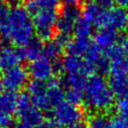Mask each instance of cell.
<instances>
[{
  "label": "cell",
  "mask_w": 128,
  "mask_h": 128,
  "mask_svg": "<svg viewBox=\"0 0 128 128\" xmlns=\"http://www.w3.org/2000/svg\"><path fill=\"white\" fill-rule=\"evenodd\" d=\"M32 18L26 8L0 5V35L17 47H24L34 36Z\"/></svg>",
  "instance_id": "1"
},
{
  "label": "cell",
  "mask_w": 128,
  "mask_h": 128,
  "mask_svg": "<svg viewBox=\"0 0 128 128\" xmlns=\"http://www.w3.org/2000/svg\"><path fill=\"white\" fill-rule=\"evenodd\" d=\"M84 102L96 112H107L113 107L115 95L101 74L95 73L88 77L84 87Z\"/></svg>",
  "instance_id": "2"
},
{
  "label": "cell",
  "mask_w": 128,
  "mask_h": 128,
  "mask_svg": "<svg viewBox=\"0 0 128 128\" xmlns=\"http://www.w3.org/2000/svg\"><path fill=\"white\" fill-rule=\"evenodd\" d=\"M84 112L79 105L67 102L66 100L59 103L52 109V121L58 127H70L82 123Z\"/></svg>",
  "instance_id": "3"
},
{
  "label": "cell",
  "mask_w": 128,
  "mask_h": 128,
  "mask_svg": "<svg viewBox=\"0 0 128 128\" xmlns=\"http://www.w3.org/2000/svg\"><path fill=\"white\" fill-rule=\"evenodd\" d=\"M58 19L57 10L43 9L33 14L34 29L42 41H50L53 37L54 30L56 29V23Z\"/></svg>",
  "instance_id": "4"
},
{
  "label": "cell",
  "mask_w": 128,
  "mask_h": 128,
  "mask_svg": "<svg viewBox=\"0 0 128 128\" xmlns=\"http://www.w3.org/2000/svg\"><path fill=\"white\" fill-rule=\"evenodd\" d=\"M16 115L19 117L20 122L34 128L38 127L44 121L41 111L31 103L27 93L18 95Z\"/></svg>",
  "instance_id": "5"
},
{
  "label": "cell",
  "mask_w": 128,
  "mask_h": 128,
  "mask_svg": "<svg viewBox=\"0 0 128 128\" xmlns=\"http://www.w3.org/2000/svg\"><path fill=\"white\" fill-rule=\"evenodd\" d=\"M27 95L29 96L31 103L40 111H50L54 108L47 82L31 81L27 85Z\"/></svg>",
  "instance_id": "6"
},
{
  "label": "cell",
  "mask_w": 128,
  "mask_h": 128,
  "mask_svg": "<svg viewBox=\"0 0 128 128\" xmlns=\"http://www.w3.org/2000/svg\"><path fill=\"white\" fill-rule=\"evenodd\" d=\"M57 72V66L55 62L49 60L43 54L30 62L28 66V74L33 80L39 82H48L53 79L55 73Z\"/></svg>",
  "instance_id": "7"
},
{
  "label": "cell",
  "mask_w": 128,
  "mask_h": 128,
  "mask_svg": "<svg viewBox=\"0 0 128 128\" xmlns=\"http://www.w3.org/2000/svg\"><path fill=\"white\" fill-rule=\"evenodd\" d=\"M28 70L19 65L5 70L0 81L3 89L16 93V91L21 90L28 84Z\"/></svg>",
  "instance_id": "8"
},
{
  "label": "cell",
  "mask_w": 128,
  "mask_h": 128,
  "mask_svg": "<svg viewBox=\"0 0 128 128\" xmlns=\"http://www.w3.org/2000/svg\"><path fill=\"white\" fill-rule=\"evenodd\" d=\"M18 95L15 92H0V128H11L16 114Z\"/></svg>",
  "instance_id": "9"
},
{
  "label": "cell",
  "mask_w": 128,
  "mask_h": 128,
  "mask_svg": "<svg viewBox=\"0 0 128 128\" xmlns=\"http://www.w3.org/2000/svg\"><path fill=\"white\" fill-rule=\"evenodd\" d=\"M80 19V11L77 7L66 6L61 11L58 16L56 23V30L58 32L57 36L65 39H69L70 35L74 33L75 25Z\"/></svg>",
  "instance_id": "10"
},
{
  "label": "cell",
  "mask_w": 128,
  "mask_h": 128,
  "mask_svg": "<svg viewBox=\"0 0 128 128\" xmlns=\"http://www.w3.org/2000/svg\"><path fill=\"white\" fill-rule=\"evenodd\" d=\"M60 66H61V69L65 72L66 76L80 75V76L89 77L95 74L94 69L81 56L67 54L66 56L63 57L60 63Z\"/></svg>",
  "instance_id": "11"
},
{
  "label": "cell",
  "mask_w": 128,
  "mask_h": 128,
  "mask_svg": "<svg viewBox=\"0 0 128 128\" xmlns=\"http://www.w3.org/2000/svg\"><path fill=\"white\" fill-rule=\"evenodd\" d=\"M128 26V13L124 8L112 7L106 11L105 26L112 28L116 31L124 30Z\"/></svg>",
  "instance_id": "12"
},
{
  "label": "cell",
  "mask_w": 128,
  "mask_h": 128,
  "mask_svg": "<svg viewBox=\"0 0 128 128\" xmlns=\"http://www.w3.org/2000/svg\"><path fill=\"white\" fill-rule=\"evenodd\" d=\"M118 39V33L116 30L109 27L99 28L94 35V44L103 52L108 51L116 45Z\"/></svg>",
  "instance_id": "13"
},
{
  "label": "cell",
  "mask_w": 128,
  "mask_h": 128,
  "mask_svg": "<svg viewBox=\"0 0 128 128\" xmlns=\"http://www.w3.org/2000/svg\"><path fill=\"white\" fill-rule=\"evenodd\" d=\"M106 11L100 8L93 0L88 1L83 10V18L87 20L92 25L97 27H104L105 26V18H106Z\"/></svg>",
  "instance_id": "14"
},
{
  "label": "cell",
  "mask_w": 128,
  "mask_h": 128,
  "mask_svg": "<svg viewBox=\"0 0 128 128\" xmlns=\"http://www.w3.org/2000/svg\"><path fill=\"white\" fill-rule=\"evenodd\" d=\"M108 84L115 96L119 98L128 94V73L121 71H110Z\"/></svg>",
  "instance_id": "15"
},
{
  "label": "cell",
  "mask_w": 128,
  "mask_h": 128,
  "mask_svg": "<svg viewBox=\"0 0 128 128\" xmlns=\"http://www.w3.org/2000/svg\"><path fill=\"white\" fill-rule=\"evenodd\" d=\"M23 60L20 48L5 46L0 54V69L5 71L15 66H19Z\"/></svg>",
  "instance_id": "16"
},
{
  "label": "cell",
  "mask_w": 128,
  "mask_h": 128,
  "mask_svg": "<svg viewBox=\"0 0 128 128\" xmlns=\"http://www.w3.org/2000/svg\"><path fill=\"white\" fill-rule=\"evenodd\" d=\"M69 40L57 36L55 39H51L43 46V55L49 60L55 62L62 54L64 47L67 46Z\"/></svg>",
  "instance_id": "17"
},
{
  "label": "cell",
  "mask_w": 128,
  "mask_h": 128,
  "mask_svg": "<svg viewBox=\"0 0 128 128\" xmlns=\"http://www.w3.org/2000/svg\"><path fill=\"white\" fill-rule=\"evenodd\" d=\"M88 128H121V120L100 113L90 118Z\"/></svg>",
  "instance_id": "18"
},
{
  "label": "cell",
  "mask_w": 128,
  "mask_h": 128,
  "mask_svg": "<svg viewBox=\"0 0 128 128\" xmlns=\"http://www.w3.org/2000/svg\"><path fill=\"white\" fill-rule=\"evenodd\" d=\"M22 52V56L24 60H28L30 62L34 61L38 57L43 54V45L40 40L33 39L27 45L20 48Z\"/></svg>",
  "instance_id": "19"
},
{
  "label": "cell",
  "mask_w": 128,
  "mask_h": 128,
  "mask_svg": "<svg viewBox=\"0 0 128 128\" xmlns=\"http://www.w3.org/2000/svg\"><path fill=\"white\" fill-rule=\"evenodd\" d=\"M61 0H28L26 4V10L29 14H34L39 10L53 9L57 10Z\"/></svg>",
  "instance_id": "20"
},
{
  "label": "cell",
  "mask_w": 128,
  "mask_h": 128,
  "mask_svg": "<svg viewBox=\"0 0 128 128\" xmlns=\"http://www.w3.org/2000/svg\"><path fill=\"white\" fill-rule=\"evenodd\" d=\"M91 44H92V42L90 41V39H78V38H75L74 40L68 42L66 48H67L68 54H72V55L83 57Z\"/></svg>",
  "instance_id": "21"
},
{
  "label": "cell",
  "mask_w": 128,
  "mask_h": 128,
  "mask_svg": "<svg viewBox=\"0 0 128 128\" xmlns=\"http://www.w3.org/2000/svg\"><path fill=\"white\" fill-rule=\"evenodd\" d=\"M93 31V25L84 18L79 19L75 25L74 34L75 38L78 39H90Z\"/></svg>",
  "instance_id": "22"
},
{
  "label": "cell",
  "mask_w": 128,
  "mask_h": 128,
  "mask_svg": "<svg viewBox=\"0 0 128 128\" xmlns=\"http://www.w3.org/2000/svg\"><path fill=\"white\" fill-rule=\"evenodd\" d=\"M116 113L117 118L128 122V97H121L116 102Z\"/></svg>",
  "instance_id": "23"
},
{
  "label": "cell",
  "mask_w": 128,
  "mask_h": 128,
  "mask_svg": "<svg viewBox=\"0 0 128 128\" xmlns=\"http://www.w3.org/2000/svg\"><path fill=\"white\" fill-rule=\"evenodd\" d=\"M65 99L69 103L79 105L84 100V92L79 91V90H75V89L67 88V90L65 91Z\"/></svg>",
  "instance_id": "24"
},
{
  "label": "cell",
  "mask_w": 128,
  "mask_h": 128,
  "mask_svg": "<svg viewBox=\"0 0 128 128\" xmlns=\"http://www.w3.org/2000/svg\"><path fill=\"white\" fill-rule=\"evenodd\" d=\"M100 8L104 9V10H109L112 8L115 0H93Z\"/></svg>",
  "instance_id": "25"
},
{
  "label": "cell",
  "mask_w": 128,
  "mask_h": 128,
  "mask_svg": "<svg viewBox=\"0 0 128 128\" xmlns=\"http://www.w3.org/2000/svg\"><path fill=\"white\" fill-rule=\"evenodd\" d=\"M120 47H121V49L123 50V52L126 54V55H128V32L124 35V37L122 38V40H121V43H120Z\"/></svg>",
  "instance_id": "26"
},
{
  "label": "cell",
  "mask_w": 128,
  "mask_h": 128,
  "mask_svg": "<svg viewBox=\"0 0 128 128\" xmlns=\"http://www.w3.org/2000/svg\"><path fill=\"white\" fill-rule=\"evenodd\" d=\"M36 128H59L53 121H43L38 127Z\"/></svg>",
  "instance_id": "27"
},
{
  "label": "cell",
  "mask_w": 128,
  "mask_h": 128,
  "mask_svg": "<svg viewBox=\"0 0 128 128\" xmlns=\"http://www.w3.org/2000/svg\"><path fill=\"white\" fill-rule=\"evenodd\" d=\"M61 1L64 2L66 6H73V7H77L79 4L83 2V0H61Z\"/></svg>",
  "instance_id": "28"
},
{
  "label": "cell",
  "mask_w": 128,
  "mask_h": 128,
  "mask_svg": "<svg viewBox=\"0 0 128 128\" xmlns=\"http://www.w3.org/2000/svg\"><path fill=\"white\" fill-rule=\"evenodd\" d=\"M115 2L121 8H128V0H115Z\"/></svg>",
  "instance_id": "29"
},
{
  "label": "cell",
  "mask_w": 128,
  "mask_h": 128,
  "mask_svg": "<svg viewBox=\"0 0 128 128\" xmlns=\"http://www.w3.org/2000/svg\"><path fill=\"white\" fill-rule=\"evenodd\" d=\"M14 128H34V127L29 126V125H27V124L22 123V122H20V121H19V122L14 126Z\"/></svg>",
  "instance_id": "30"
},
{
  "label": "cell",
  "mask_w": 128,
  "mask_h": 128,
  "mask_svg": "<svg viewBox=\"0 0 128 128\" xmlns=\"http://www.w3.org/2000/svg\"><path fill=\"white\" fill-rule=\"evenodd\" d=\"M68 128H88V126L84 125L83 123H78V124L73 125V126H70V127H68Z\"/></svg>",
  "instance_id": "31"
},
{
  "label": "cell",
  "mask_w": 128,
  "mask_h": 128,
  "mask_svg": "<svg viewBox=\"0 0 128 128\" xmlns=\"http://www.w3.org/2000/svg\"><path fill=\"white\" fill-rule=\"evenodd\" d=\"M4 47H5V46L3 45V43H2V42H0V54H1V52L3 51V49H4Z\"/></svg>",
  "instance_id": "32"
},
{
  "label": "cell",
  "mask_w": 128,
  "mask_h": 128,
  "mask_svg": "<svg viewBox=\"0 0 128 128\" xmlns=\"http://www.w3.org/2000/svg\"><path fill=\"white\" fill-rule=\"evenodd\" d=\"M3 90V87H2V84H1V81H0V92H2Z\"/></svg>",
  "instance_id": "33"
},
{
  "label": "cell",
  "mask_w": 128,
  "mask_h": 128,
  "mask_svg": "<svg viewBox=\"0 0 128 128\" xmlns=\"http://www.w3.org/2000/svg\"><path fill=\"white\" fill-rule=\"evenodd\" d=\"M127 95H128V94H127Z\"/></svg>",
  "instance_id": "34"
}]
</instances>
